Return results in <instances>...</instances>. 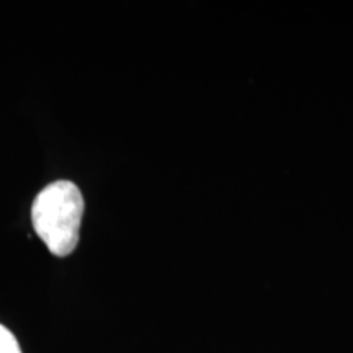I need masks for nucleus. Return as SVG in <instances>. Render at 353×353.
Listing matches in <instances>:
<instances>
[{"mask_svg":"<svg viewBox=\"0 0 353 353\" xmlns=\"http://www.w3.org/2000/svg\"><path fill=\"white\" fill-rule=\"evenodd\" d=\"M83 196L76 183L57 180L38 193L32 206L33 228L52 255L68 257L79 244Z\"/></svg>","mask_w":353,"mask_h":353,"instance_id":"obj_1","label":"nucleus"},{"mask_svg":"<svg viewBox=\"0 0 353 353\" xmlns=\"http://www.w3.org/2000/svg\"><path fill=\"white\" fill-rule=\"evenodd\" d=\"M0 353H21L15 335L3 325H0Z\"/></svg>","mask_w":353,"mask_h":353,"instance_id":"obj_2","label":"nucleus"}]
</instances>
